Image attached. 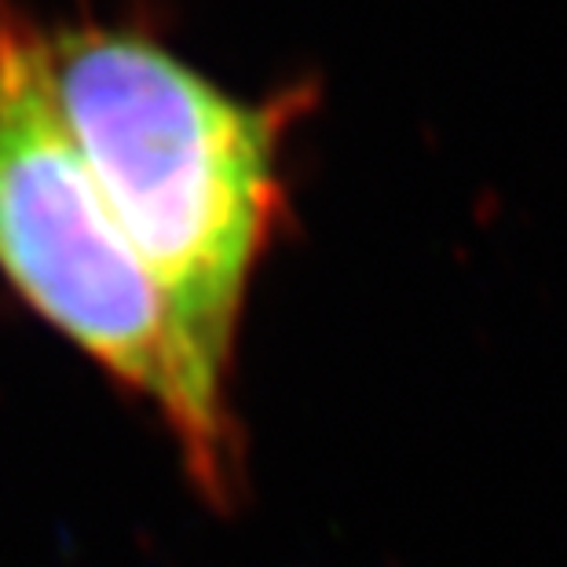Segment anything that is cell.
<instances>
[{
    "instance_id": "obj_1",
    "label": "cell",
    "mask_w": 567,
    "mask_h": 567,
    "mask_svg": "<svg viewBox=\"0 0 567 567\" xmlns=\"http://www.w3.org/2000/svg\"><path fill=\"white\" fill-rule=\"evenodd\" d=\"M55 111L190 348L227 378L282 205L286 103H243L128 27L41 30Z\"/></svg>"
},
{
    "instance_id": "obj_2",
    "label": "cell",
    "mask_w": 567,
    "mask_h": 567,
    "mask_svg": "<svg viewBox=\"0 0 567 567\" xmlns=\"http://www.w3.org/2000/svg\"><path fill=\"white\" fill-rule=\"evenodd\" d=\"M0 268L41 316L173 425L205 494L235 468L227 378L190 348L55 111L41 27L0 0Z\"/></svg>"
}]
</instances>
